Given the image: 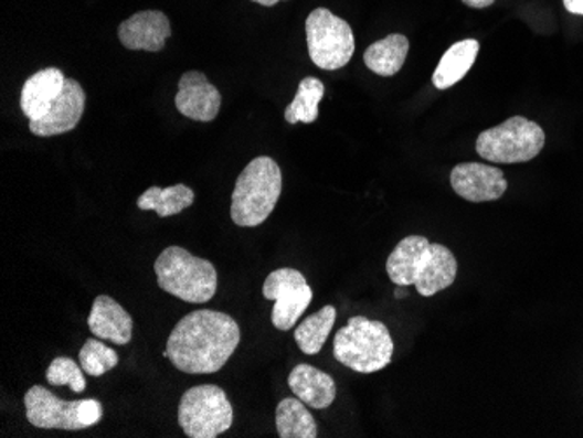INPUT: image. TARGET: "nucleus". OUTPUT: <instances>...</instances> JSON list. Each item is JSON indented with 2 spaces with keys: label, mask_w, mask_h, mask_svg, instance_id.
<instances>
[{
  "label": "nucleus",
  "mask_w": 583,
  "mask_h": 438,
  "mask_svg": "<svg viewBox=\"0 0 583 438\" xmlns=\"http://www.w3.org/2000/svg\"><path fill=\"white\" fill-rule=\"evenodd\" d=\"M480 44L475 39L456 42L444 53L438 67L435 68L434 86L437 89H449L467 76L479 55Z\"/></svg>",
  "instance_id": "nucleus-18"
},
{
  "label": "nucleus",
  "mask_w": 583,
  "mask_h": 438,
  "mask_svg": "<svg viewBox=\"0 0 583 438\" xmlns=\"http://www.w3.org/2000/svg\"><path fill=\"white\" fill-rule=\"evenodd\" d=\"M462 2L463 4L468 6V8L484 9L495 4L496 0H462Z\"/></svg>",
  "instance_id": "nucleus-27"
},
{
  "label": "nucleus",
  "mask_w": 583,
  "mask_h": 438,
  "mask_svg": "<svg viewBox=\"0 0 583 438\" xmlns=\"http://www.w3.org/2000/svg\"><path fill=\"white\" fill-rule=\"evenodd\" d=\"M451 185L459 197L470 203L500 200L509 189L500 168L483 163H462L453 168Z\"/></svg>",
  "instance_id": "nucleus-10"
},
{
  "label": "nucleus",
  "mask_w": 583,
  "mask_h": 438,
  "mask_svg": "<svg viewBox=\"0 0 583 438\" xmlns=\"http://www.w3.org/2000/svg\"><path fill=\"white\" fill-rule=\"evenodd\" d=\"M564 8H566L571 14L583 17V0H564Z\"/></svg>",
  "instance_id": "nucleus-26"
},
{
  "label": "nucleus",
  "mask_w": 583,
  "mask_h": 438,
  "mask_svg": "<svg viewBox=\"0 0 583 438\" xmlns=\"http://www.w3.org/2000/svg\"><path fill=\"white\" fill-rule=\"evenodd\" d=\"M233 405L224 389L201 384L183 393L179 404V425L189 438H215L230 430Z\"/></svg>",
  "instance_id": "nucleus-7"
},
{
  "label": "nucleus",
  "mask_w": 583,
  "mask_h": 438,
  "mask_svg": "<svg viewBox=\"0 0 583 438\" xmlns=\"http://www.w3.org/2000/svg\"><path fill=\"white\" fill-rule=\"evenodd\" d=\"M46 380L53 386H68L74 393H83L86 389L83 367L67 356H59L51 362L46 371Z\"/></svg>",
  "instance_id": "nucleus-25"
},
{
  "label": "nucleus",
  "mask_w": 583,
  "mask_h": 438,
  "mask_svg": "<svg viewBox=\"0 0 583 438\" xmlns=\"http://www.w3.org/2000/svg\"><path fill=\"white\" fill-rule=\"evenodd\" d=\"M88 327L95 338L125 346L134 335V320L113 297L98 296L93 302Z\"/></svg>",
  "instance_id": "nucleus-16"
},
{
  "label": "nucleus",
  "mask_w": 583,
  "mask_h": 438,
  "mask_svg": "<svg viewBox=\"0 0 583 438\" xmlns=\"http://www.w3.org/2000/svg\"><path fill=\"white\" fill-rule=\"evenodd\" d=\"M288 386L299 400L312 409H327L338 395L332 377L308 363H300L290 372Z\"/></svg>",
  "instance_id": "nucleus-17"
},
{
  "label": "nucleus",
  "mask_w": 583,
  "mask_h": 438,
  "mask_svg": "<svg viewBox=\"0 0 583 438\" xmlns=\"http://www.w3.org/2000/svg\"><path fill=\"white\" fill-rule=\"evenodd\" d=\"M65 74L55 67L42 68L25 81L21 89L20 105L29 121H38L50 113L65 88Z\"/></svg>",
  "instance_id": "nucleus-14"
},
{
  "label": "nucleus",
  "mask_w": 583,
  "mask_h": 438,
  "mask_svg": "<svg viewBox=\"0 0 583 438\" xmlns=\"http://www.w3.org/2000/svg\"><path fill=\"white\" fill-rule=\"evenodd\" d=\"M86 107V93L75 79L65 81L62 95L56 98L50 113L38 121H30L29 128L35 137H56L68 133L80 125Z\"/></svg>",
  "instance_id": "nucleus-12"
},
{
  "label": "nucleus",
  "mask_w": 583,
  "mask_h": 438,
  "mask_svg": "<svg viewBox=\"0 0 583 438\" xmlns=\"http://www.w3.org/2000/svg\"><path fill=\"white\" fill-rule=\"evenodd\" d=\"M309 58L321 71L347 67L354 55V35L350 23L318 8L306 20Z\"/></svg>",
  "instance_id": "nucleus-8"
},
{
  "label": "nucleus",
  "mask_w": 583,
  "mask_h": 438,
  "mask_svg": "<svg viewBox=\"0 0 583 438\" xmlns=\"http://www.w3.org/2000/svg\"><path fill=\"white\" fill-rule=\"evenodd\" d=\"M252 2H257V4L264 6V8H273V6L278 4L282 0H252Z\"/></svg>",
  "instance_id": "nucleus-28"
},
{
  "label": "nucleus",
  "mask_w": 583,
  "mask_h": 438,
  "mask_svg": "<svg viewBox=\"0 0 583 438\" xmlns=\"http://www.w3.org/2000/svg\"><path fill=\"white\" fill-rule=\"evenodd\" d=\"M396 297H404L405 296V290H404V287H399L396 288Z\"/></svg>",
  "instance_id": "nucleus-29"
},
{
  "label": "nucleus",
  "mask_w": 583,
  "mask_h": 438,
  "mask_svg": "<svg viewBox=\"0 0 583 438\" xmlns=\"http://www.w3.org/2000/svg\"><path fill=\"white\" fill-rule=\"evenodd\" d=\"M326 95V86L317 77H306L300 81L297 95L285 110V121L288 125H297V122H311L318 119V105L321 98Z\"/></svg>",
  "instance_id": "nucleus-23"
},
{
  "label": "nucleus",
  "mask_w": 583,
  "mask_h": 438,
  "mask_svg": "<svg viewBox=\"0 0 583 438\" xmlns=\"http://www.w3.org/2000/svg\"><path fill=\"white\" fill-rule=\"evenodd\" d=\"M117 35L126 50L158 53L170 39V20L163 11H140L123 21Z\"/></svg>",
  "instance_id": "nucleus-13"
},
{
  "label": "nucleus",
  "mask_w": 583,
  "mask_h": 438,
  "mask_svg": "<svg viewBox=\"0 0 583 438\" xmlns=\"http://www.w3.org/2000/svg\"><path fill=\"white\" fill-rule=\"evenodd\" d=\"M545 147V131L528 117L513 116L501 125L483 131L475 149L480 158L491 163H528Z\"/></svg>",
  "instance_id": "nucleus-5"
},
{
  "label": "nucleus",
  "mask_w": 583,
  "mask_h": 438,
  "mask_svg": "<svg viewBox=\"0 0 583 438\" xmlns=\"http://www.w3.org/2000/svg\"><path fill=\"white\" fill-rule=\"evenodd\" d=\"M25 413L30 425L41 430L81 431L104 418V407L95 398L65 402L41 384L25 393Z\"/></svg>",
  "instance_id": "nucleus-6"
},
{
  "label": "nucleus",
  "mask_w": 583,
  "mask_h": 438,
  "mask_svg": "<svg viewBox=\"0 0 583 438\" xmlns=\"http://www.w3.org/2000/svg\"><path fill=\"white\" fill-rule=\"evenodd\" d=\"M407 55L409 39L402 34H392L367 47L363 62L378 76L392 77L404 67Z\"/></svg>",
  "instance_id": "nucleus-19"
},
{
  "label": "nucleus",
  "mask_w": 583,
  "mask_h": 438,
  "mask_svg": "<svg viewBox=\"0 0 583 438\" xmlns=\"http://www.w3.org/2000/svg\"><path fill=\"white\" fill-rule=\"evenodd\" d=\"M458 263L449 248L441 243H430L416 273V290L420 296L432 297L455 284Z\"/></svg>",
  "instance_id": "nucleus-15"
},
{
  "label": "nucleus",
  "mask_w": 583,
  "mask_h": 438,
  "mask_svg": "<svg viewBox=\"0 0 583 438\" xmlns=\"http://www.w3.org/2000/svg\"><path fill=\"white\" fill-rule=\"evenodd\" d=\"M155 271L161 290L191 305L212 301L218 292L219 276L215 266L186 248H165L156 260Z\"/></svg>",
  "instance_id": "nucleus-3"
},
{
  "label": "nucleus",
  "mask_w": 583,
  "mask_h": 438,
  "mask_svg": "<svg viewBox=\"0 0 583 438\" xmlns=\"http://www.w3.org/2000/svg\"><path fill=\"white\" fill-rule=\"evenodd\" d=\"M263 296L267 301L275 302L272 322L276 329L284 330V332L299 322V318L305 314L312 301V290L305 275L292 267L276 269L267 276L264 281Z\"/></svg>",
  "instance_id": "nucleus-9"
},
{
  "label": "nucleus",
  "mask_w": 583,
  "mask_h": 438,
  "mask_svg": "<svg viewBox=\"0 0 583 438\" xmlns=\"http://www.w3.org/2000/svg\"><path fill=\"white\" fill-rule=\"evenodd\" d=\"M282 170L275 159L261 156L237 177L231 197V218L240 227H257L267 221L282 194Z\"/></svg>",
  "instance_id": "nucleus-2"
},
{
  "label": "nucleus",
  "mask_w": 583,
  "mask_h": 438,
  "mask_svg": "<svg viewBox=\"0 0 583 438\" xmlns=\"http://www.w3.org/2000/svg\"><path fill=\"white\" fill-rule=\"evenodd\" d=\"M222 96L219 89L198 71H189L180 77L176 107L192 121L210 122L221 113Z\"/></svg>",
  "instance_id": "nucleus-11"
},
{
  "label": "nucleus",
  "mask_w": 583,
  "mask_h": 438,
  "mask_svg": "<svg viewBox=\"0 0 583 438\" xmlns=\"http://www.w3.org/2000/svg\"><path fill=\"white\" fill-rule=\"evenodd\" d=\"M333 323H336L333 306H326L318 313L305 318V322L299 323L294 332L299 350L306 355H318L332 332Z\"/></svg>",
  "instance_id": "nucleus-22"
},
{
  "label": "nucleus",
  "mask_w": 583,
  "mask_h": 438,
  "mask_svg": "<svg viewBox=\"0 0 583 438\" xmlns=\"http://www.w3.org/2000/svg\"><path fill=\"white\" fill-rule=\"evenodd\" d=\"M80 363L88 376L100 377L113 371L119 363V356L113 348L105 346L98 339H88L80 351Z\"/></svg>",
  "instance_id": "nucleus-24"
},
{
  "label": "nucleus",
  "mask_w": 583,
  "mask_h": 438,
  "mask_svg": "<svg viewBox=\"0 0 583 438\" xmlns=\"http://www.w3.org/2000/svg\"><path fill=\"white\" fill-rule=\"evenodd\" d=\"M299 398H284L276 407V431L279 438H317L318 428L311 413Z\"/></svg>",
  "instance_id": "nucleus-20"
},
{
  "label": "nucleus",
  "mask_w": 583,
  "mask_h": 438,
  "mask_svg": "<svg viewBox=\"0 0 583 438\" xmlns=\"http://www.w3.org/2000/svg\"><path fill=\"white\" fill-rule=\"evenodd\" d=\"M333 356L359 374H374L392 363L393 339L384 323L353 317L333 338Z\"/></svg>",
  "instance_id": "nucleus-4"
},
{
  "label": "nucleus",
  "mask_w": 583,
  "mask_h": 438,
  "mask_svg": "<svg viewBox=\"0 0 583 438\" xmlns=\"http://www.w3.org/2000/svg\"><path fill=\"white\" fill-rule=\"evenodd\" d=\"M194 203V192L191 188L183 184L171 185V188L161 189L158 185L147 189L142 196L138 197V209L152 210L158 213L159 217H171L179 215L183 210Z\"/></svg>",
  "instance_id": "nucleus-21"
},
{
  "label": "nucleus",
  "mask_w": 583,
  "mask_h": 438,
  "mask_svg": "<svg viewBox=\"0 0 583 438\" xmlns=\"http://www.w3.org/2000/svg\"><path fill=\"white\" fill-rule=\"evenodd\" d=\"M240 339L242 332L233 317L200 309L171 330L163 355L186 374H215L233 356Z\"/></svg>",
  "instance_id": "nucleus-1"
}]
</instances>
